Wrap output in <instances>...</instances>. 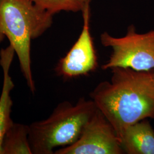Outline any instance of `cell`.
<instances>
[{"mask_svg": "<svg viewBox=\"0 0 154 154\" xmlns=\"http://www.w3.org/2000/svg\"><path fill=\"white\" fill-rule=\"evenodd\" d=\"M110 81L99 83L91 98L113 126L118 139L130 125L154 119V70L111 69Z\"/></svg>", "mask_w": 154, "mask_h": 154, "instance_id": "cell-1", "label": "cell"}, {"mask_svg": "<svg viewBox=\"0 0 154 154\" xmlns=\"http://www.w3.org/2000/svg\"><path fill=\"white\" fill-rule=\"evenodd\" d=\"M53 15L32 0H1L0 2V44L9 39L18 57L22 75L34 94L32 70L31 41L49 29Z\"/></svg>", "mask_w": 154, "mask_h": 154, "instance_id": "cell-2", "label": "cell"}, {"mask_svg": "<svg viewBox=\"0 0 154 154\" xmlns=\"http://www.w3.org/2000/svg\"><path fill=\"white\" fill-rule=\"evenodd\" d=\"M97 110L92 99L81 98L75 105L60 103L49 118L29 125L32 154H54L55 148L74 144Z\"/></svg>", "mask_w": 154, "mask_h": 154, "instance_id": "cell-3", "label": "cell"}, {"mask_svg": "<svg viewBox=\"0 0 154 154\" xmlns=\"http://www.w3.org/2000/svg\"><path fill=\"white\" fill-rule=\"evenodd\" d=\"M100 39L103 46L112 49L109 60L102 66L103 70L114 67L138 72L154 70V29L139 33L131 25L123 37H115L105 32Z\"/></svg>", "mask_w": 154, "mask_h": 154, "instance_id": "cell-4", "label": "cell"}, {"mask_svg": "<svg viewBox=\"0 0 154 154\" xmlns=\"http://www.w3.org/2000/svg\"><path fill=\"white\" fill-rule=\"evenodd\" d=\"M54 154H122L124 152L114 127L97 108L77 142L56 150Z\"/></svg>", "mask_w": 154, "mask_h": 154, "instance_id": "cell-5", "label": "cell"}, {"mask_svg": "<svg viewBox=\"0 0 154 154\" xmlns=\"http://www.w3.org/2000/svg\"><path fill=\"white\" fill-rule=\"evenodd\" d=\"M83 26L76 42L65 57L58 61L56 73L65 79L86 75L95 71L98 66V58L90 33V8L82 12Z\"/></svg>", "mask_w": 154, "mask_h": 154, "instance_id": "cell-6", "label": "cell"}, {"mask_svg": "<svg viewBox=\"0 0 154 154\" xmlns=\"http://www.w3.org/2000/svg\"><path fill=\"white\" fill-rule=\"evenodd\" d=\"M15 54L14 50L10 44L0 51V66L3 72L0 95V154H2L1 147L4 135L13 122L11 116L13 105L11 94L14 88V83L10 74V69Z\"/></svg>", "mask_w": 154, "mask_h": 154, "instance_id": "cell-7", "label": "cell"}, {"mask_svg": "<svg viewBox=\"0 0 154 154\" xmlns=\"http://www.w3.org/2000/svg\"><path fill=\"white\" fill-rule=\"evenodd\" d=\"M120 143L124 154H154V130L148 119L128 127Z\"/></svg>", "mask_w": 154, "mask_h": 154, "instance_id": "cell-8", "label": "cell"}, {"mask_svg": "<svg viewBox=\"0 0 154 154\" xmlns=\"http://www.w3.org/2000/svg\"><path fill=\"white\" fill-rule=\"evenodd\" d=\"M2 154H32L29 142V126L13 122L2 143Z\"/></svg>", "mask_w": 154, "mask_h": 154, "instance_id": "cell-9", "label": "cell"}, {"mask_svg": "<svg viewBox=\"0 0 154 154\" xmlns=\"http://www.w3.org/2000/svg\"><path fill=\"white\" fill-rule=\"evenodd\" d=\"M52 15L61 11L79 12L90 5L93 0H32Z\"/></svg>", "mask_w": 154, "mask_h": 154, "instance_id": "cell-10", "label": "cell"}, {"mask_svg": "<svg viewBox=\"0 0 154 154\" xmlns=\"http://www.w3.org/2000/svg\"><path fill=\"white\" fill-rule=\"evenodd\" d=\"M1 0H0V2H1Z\"/></svg>", "mask_w": 154, "mask_h": 154, "instance_id": "cell-11", "label": "cell"}]
</instances>
